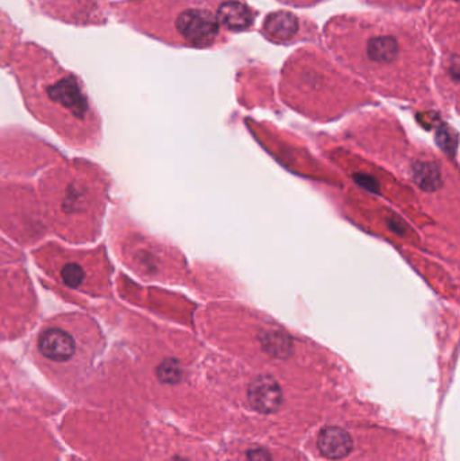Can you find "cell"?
<instances>
[{
	"label": "cell",
	"mask_w": 460,
	"mask_h": 461,
	"mask_svg": "<svg viewBox=\"0 0 460 461\" xmlns=\"http://www.w3.org/2000/svg\"><path fill=\"white\" fill-rule=\"evenodd\" d=\"M323 38L343 67L381 94L412 99L428 91L437 54L418 16L338 14Z\"/></svg>",
	"instance_id": "6da1fadb"
},
{
	"label": "cell",
	"mask_w": 460,
	"mask_h": 461,
	"mask_svg": "<svg viewBox=\"0 0 460 461\" xmlns=\"http://www.w3.org/2000/svg\"><path fill=\"white\" fill-rule=\"evenodd\" d=\"M7 65L24 105L37 121L72 148L89 150L99 146L102 118L80 76L65 69L50 50L32 41L16 45Z\"/></svg>",
	"instance_id": "7a4b0ae2"
},
{
	"label": "cell",
	"mask_w": 460,
	"mask_h": 461,
	"mask_svg": "<svg viewBox=\"0 0 460 461\" xmlns=\"http://www.w3.org/2000/svg\"><path fill=\"white\" fill-rule=\"evenodd\" d=\"M107 10L140 34L199 50L226 45L232 32H250L258 15L246 0H118Z\"/></svg>",
	"instance_id": "3957f363"
},
{
	"label": "cell",
	"mask_w": 460,
	"mask_h": 461,
	"mask_svg": "<svg viewBox=\"0 0 460 461\" xmlns=\"http://www.w3.org/2000/svg\"><path fill=\"white\" fill-rule=\"evenodd\" d=\"M110 189V176L86 159H69L50 167L38 183L49 227L73 244L94 243L100 238Z\"/></svg>",
	"instance_id": "277c9868"
},
{
	"label": "cell",
	"mask_w": 460,
	"mask_h": 461,
	"mask_svg": "<svg viewBox=\"0 0 460 461\" xmlns=\"http://www.w3.org/2000/svg\"><path fill=\"white\" fill-rule=\"evenodd\" d=\"M359 89V84L346 75L323 49L305 45L286 59L281 70V94L286 102L302 110L338 104Z\"/></svg>",
	"instance_id": "5b68a950"
},
{
	"label": "cell",
	"mask_w": 460,
	"mask_h": 461,
	"mask_svg": "<svg viewBox=\"0 0 460 461\" xmlns=\"http://www.w3.org/2000/svg\"><path fill=\"white\" fill-rule=\"evenodd\" d=\"M32 258L54 281L75 292L92 297H111L113 294L111 276L113 267L104 246L75 251L49 243L32 252Z\"/></svg>",
	"instance_id": "8992f818"
},
{
	"label": "cell",
	"mask_w": 460,
	"mask_h": 461,
	"mask_svg": "<svg viewBox=\"0 0 460 461\" xmlns=\"http://www.w3.org/2000/svg\"><path fill=\"white\" fill-rule=\"evenodd\" d=\"M103 343L102 330L89 314L72 312L57 314L43 322L35 335V351L46 362L67 365L80 357L81 349Z\"/></svg>",
	"instance_id": "52a82bcc"
},
{
	"label": "cell",
	"mask_w": 460,
	"mask_h": 461,
	"mask_svg": "<svg viewBox=\"0 0 460 461\" xmlns=\"http://www.w3.org/2000/svg\"><path fill=\"white\" fill-rule=\"evenodd\" d=\"M41 317L29 273L19 263L0 265V338L23 335Z\"/></svg>",
	"instance_id": "ba28073f"
},
{
	"label": "cell",
	"mask_w": 460,
	"mask_h": 461,
	"mask_svg": "<svg viewBox=\"0 0 460 461\" xmlns=\"http://www.w3.org/2000/svg\"><path fill=\"white\" fill-rule=\"evenodd\" d=\"M108 0H35L38 13L73 26H104Z\"/></svg>",
	"instance_id": "9c48e42d"
},
{
	"label": "cell",
	"mask_w": 460,
	"mask_h": 461,
	"mask_svg": "<svg viewBox=\"0 0 460 461\" xmlns=\"http://www.w3.org/2000/svg\"><path fill=\"white\" fill-rule=\"evenodd\" d=\"M310 26L313 23L307 18H302L292 11L277 10L265 16L259 32L269 42L292 45L299 41L318 38L316 27L310 29Z\"/></svg>",
	"instance_id": "30bf717a"
},
{
	"label": "cell",
	"mask_w": 460,
	"mask_h": 461,
	"mask_svg": "<svg viewBox=\"0 0 460 461\" xmlns=\"http://www.w3.org/2000/svg\"><path fill=\"white\" fill-rule=\"evenodd\" d=\"M248 397L251 408L259 413H275L283 403V390L272 376H258L248 386Z\"/></svg>",
	"instance_id": "8fae6325"
},
{
	"label": "cell",
	"mask_w": 460,
	"mask_h": 461,
	"mask_svg": "<svg viewBox=\"0 0 460 461\" xmlns=\"http://www.w3.org/2000/svg\"><path fill=\"white\" fill-rule=\"evenodd\" d=\"M319 451L331 460H342L353 451V438L347 430L338 427H329L321 430L318 440Z\"/></svg>",
	"instance_id": "7c38bea8"
},
{
	"label": "cell",
	"mask_w": 460,
	"mask_h": 461,
	"mask_svg": "<svg viewBox=\"0 0 460 461\" xmlns=\"http://www.w3.org/2000/svg\"><path fill=\"white\" fill-rule=\"evenodd\" d=\"M262 346L265 351L275 357H286L291 355L293 346H292L291 339L283 332H266L262 336Z\"/></svg>",
	"instance_id": "4fadbf2b"
},
{
	"label": "cell",
	"mask_w": 460,
	"mask_h": 461,
	"mask_svg": "<svg viewBox=\"0 0 460 461\" xmlns=\"http://www.w3.org/2000/svg\"><path fill=\"white\" fill-rule=\"evenodd\" d=\"M157 376L162 384H178L183 379V367L176 359L165 360L157 368Z\"/></svg>",
	"instance_id": "5bb4252c"
},
{
	"label": "cell",
	"mask_w": 460,
	"mask_h": 461,
	"mask_svg": "<svg viewBox=\"0 0 460 461\" xmlns=\"http://www.w3.org/2000/svg\"><path fill=\"white\" fill-rule=\"evenodd\" d=\"M246 461H273V457L266 449L257 448L248 452Z\"/></svg>",
	"instance_id": "9a60e30c"
},
{
	"label": "cell",
	"mask_w": 460,
	"mask_h": 461,
	"mask_svg": "<svg viewBox=\"0 0 460 461\" xmlns=\"http://www.w3.org/2000/svg\"><path fill=\"white\" fill-rule=\"evenodd\" d=\"M278 2L291 5V7H313V5L326 2V0H278Z\"/></svg>",
	"instance_id": "2e32d148"
},
{
	"label": "cell",
	"mask_w": 460,
	"mask_h": 461,
	"mask_svg": "<svg viewBox=\"0 0 460 461\" xmlns=\"http://www.w3.org/2000/svg\"><path fill=\"white\" fill-rule=\"evenodd\" d=\"M172 461H188V460L181 459V457H175V459H173Z\"/></svg>",
	"instance_id": "e0dca14e"
}]
</instances>
